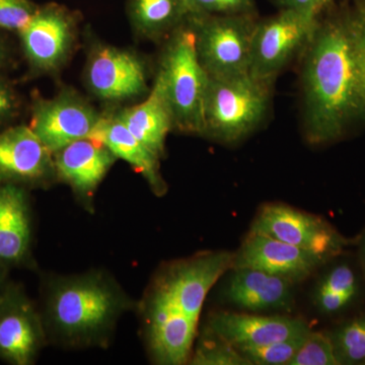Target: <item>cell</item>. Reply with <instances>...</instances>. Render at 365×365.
I'll return each mask as SVG.
<instances>
[{"mask_svg": "<svg viewBox=\"0 0 365 365\" xmlns=\"http://www.w3.org/2000/svg\"><path fill=\"white\" fill-rule=\"evenodd\" d=\"M234 258L235 253L227 251L202 252L157 271L136 304L153 364H189L204 302L223 274L234 267Z\"/></svg>", "mask_w": 365, "mask_h": 365, "instance_id": "6da1fadb", "label": "cell"}, {"mask_svg": "<svg viewBox=\"0 0 365 365\" xmlns=\"http://www.w3.org/2000/svg\"><path fill=\"white\" fill-rule=\"evenodd\" d=\"M300 58L304 135L313 145L339 140L362 121L343 2L322 16Z\"/></svg>", "mask_w": 365, "mask_h": 365, "instance_id": "7a4b0ae2", "label": "cell"}, {"mask_svg": "<svg viewBox=\"0 0 365 365\" xmlns=\"http://www.w3.org/2000/svg\"><path fill=\"white\" fill-rule=\"evenodd\" d=\"M136 304L111 274L91 270L47 276L40 312L48 343L86 349L107 347L118 322Z\"/></svg>", "mask_w": 365, "mask_h": 365, "instance_id": "3957f363", "label": "cell"}, {"mask_svg": "<svg viewBox=\"0 0 365 365\" xmlns=\"http://www.w3.org/2000/svg\"><path fill=\"white\" fill-rule=\"evenodd\" d=\"M208 81L197 55L194 34L186 21L168 38L155 81L169 107L174 130L203 135Z\"/></svg>", "mask_w": 365, "mask_h": 365, "instance_id": "277c9868", "label": "cell"}, {"mask_svg": "<svg viewBox=\"0 0 365 365\" xmlns=\"http://www.w3.org/2000/svg\"><path fill=\"white\" fill-rule=\"evenodd\" d=\"M272 86L273 81L250 74L209 78L202 136L225 144L237 143L248 136L267 116Z\"/></svg>", "mask_w": 365, "mask_h": 365, "instance_id": "5b68a950", "label": "cell"}, {"mask_svg": "<svg viewBox=\"0 0 365 365\" xmlns=\"http://www.w3.org/2000/svg\"><path fill=\"white\" fill-rule=\"evenodd\" d=\"M258 16L190 14L187 23L195 39L197 55L209 78L249 74L252 39Z\"/></svg>", "mask_w": 365, "mask_h": 365, "instance_id": "8992f818", "label": "cell"}, {"mask_svg": "<svg viewBox=\"0 0 365 365\" xmlns=\"http://www.w3.org/2000/svg\"><path fill=\"white\" fill-rule=\"evenodd\" d=\"M321 18L287 9L258 18L252 39L250 76L274 83L292 60L302 57Z\"/></svg>", "mask_w": 365, "mask_h": 365, "instance_id": "52a82bcc", "label": "cell"}, {"mask_svg": "<svg viewBox=\"0 0 365 365\" xmlns=\"http://www.w3.org/2000/svg\"><path fill=\"white\" fill-rule=\"evenodd\" d=\"M250 232L306 250L326 262L341 256L350 245V241L327 220L282 203L263 206Z\"/></svg>", "mask_w": 365, "mask_h": 365, "instance_id": "ba28073f", "label": "cell"}, {"mask_svg": "<svg viewBox=\"0 0 365 365\" xmlns=\"http://www.w3.org/2000/svg\"><path fill=\"white\" fill-rule=\"evenodd\" d=\"M48 344L40 309L21 287L9 283L0 295V359L30 365Z\"/></svg>", "mask_w": 365, "mask_h": 365, "instance_id": "9c48e42d", "label": "cell"}, {"mask_svg": "<svg viewBox=\"0 0 365 365\" xmlns=\"http://www.w3.org/2000/svg\"><path fill=\"white\" fill-rule=\"evenodd\" d=\"M21 46L31 68L49 73L61 68L71 56L76 40V21L63 6H38L20 32Z\"/></svg>", "mask_w": 365, "mask_h": 365, "instance_id": "30bf717a", "label": "cell"}, {"mask_svg": "<svg viewBox=\"0 0 365 365\" xmlns=\"http://www.w3.org/2000/svg\"><path fill=\"white\" fill-rule=\"evenodd\" d=\"M102 115L76 91L63 90L54 98L34 103L30 128L52 153L90 137Z\"/></svg>", "mask_w": 365, "mask_h": 365, "instance_id": "8fae6325", "label": "cell"}, {"mask_svg": "<svg viewBox=\"0 0 365 365\" xmlns=\"http://www.w3.org/2000/svg\"><path fill=\"white\" fill-rule=\"evenodd\" d=\"M85 78L88 90L106 102H124L148 93L145 62L113 46L96 45L91 50Z\"/></svg>", "mask_w": 365, "mask_h": 365, "instance_id": "7c38bea8", "label": "cell"}, {"mask_svg": "<svg viewBox=\"0 0 365 365\" xmlns=\"http://www.w3.org/2000/svg\"><path fill=\"white\" fill-rule=\"evenodd\" d=\"M56 179L53 153L30 127L0 131V182L44 188Z\"/></svg>", "mask_w": 365, "mask_h": 365, "instance_id": "4fadbf2b", "label": "cell"}, {"mask_svg": "<svg viewBox=\"0 0 365 365\" xmlns=\"http://www.w3.org/2000/svg\"><path fill=\"white\" fill-rule=\"evenodd\" d=\"M328 262L306 250L266 235L249 232L235 253L234 267L257 269L297 283Z\"/></svg>", "mask_w": 365, "mask_h": 365, "instance_id": "5bb4252c", "label": "cell"}, {"mask_svg": "<svg viewBox=\"0 0 365 365\" xmlns=\"http://www.w3.org/2000/svg\"><path fill=\"white\" fill-rule=\"evenodd\" d=\"M57 180L66 182L88 210L101 182L118 158L104 144L78 139L53 153Z\"/></svg>", "mask_w": 365, "mask_h": 365, "instance_id": "9a60e30c", "label": "cell"}, {"mask_svg": "<svg viewBox=\"0 0 365 365\" xmlns=\"http://www.w3.org/2000/svg\"><path fill=\"white\" fill-rule=\"evenodd\" d=\"M34 222L25 187L0 182V265L33 266Z\"/></svg>", "mask_w": 365, "mask_h": 365, "instance_id": "2e32d148", "label": "cell"}, {"mask_svg": "<svg viewBox=\"0 0 365 365\" xmlns=\"http://www.w3.org/2000/svg\"><path fill=\"white\" fill-rule=\"evenodd\" d=\"M206 328L220 335L237 349L259 347L306 335L309 324L287 316H262L220 312L211 316Z\"/></svg>", "mask_w": 365, "mask_h": 365, "instance_id": "e0dca14e", "label": "cell"}, {"mask_svg": "<svg viewBox=\"0 0 365 365\" xmlns=\"http://www.w3.org/2000/svg\"><path fill=\"white\" fill-rule=\"evenodd\" d=\"M225 297L234 306L252 312L287 309L294 304V283L257 269H232Z\"/></svg>", "mask_w": 365, "mask_h": 365, "instance_id": "ac0fdd59", "label": "cell"}, {"mask_svg": "<svg viewBox=\"0 0 365 365\" xmlns=\"http://www.w3.org/2000/svg\"><path fill=\"white\" fill-rule=\"evenodd\" d=\"M88 138L104 144L145 179L153 193L163 196L167 184L160 173V158L146 148L116 116H102Z\"/></svg>", "mask_w": 365, "mask_h": 365, "instance_id": "d6986e66", "label": "cell"}, {"mask_svg": "<svg viewBox=\"0 0 365 365\" xmlns=\"http://www.w3.org/2000/svg\"><path fill=\"white\" fill-rule=\"evenodd\" d=\"M141 143L162 160L165 139L174 130L173 118L157 83L143 102L115 115Z\"/></svg>", "mask_w": 365, "mask_h": 365, "instance_id": "ffe728a7", "label": "cell"}, {"mask_svg": "<svg viewBox=\"0 0 365 365\" xmlns=\"http://www.w3.org/2000/svg\"><path fill=\"white\" fill-rule=\"evenodd\" d=\"M361 270L351 263L341 261L333 264L319 278L314 288V306L326 316H338L351 309L362 292Z\"/></svg>", "mask_w": 365, "mask_h": 365, "instance_id": "44dd1931", "label": "cell"}, {"mask_svg": "<svg viewBox=\"0 0 365 365\" xmlns=\"http://www.w3.org/2000/svg\"><path fill=\"white\" fill-rule=\"evenodd\" d=\"M129 19L146 39H168L190 16L186 0H128Z\"/></svg>", "mask_w": 365, "mask_h": 365, "instance_id": "7402d4cb", "label": "cell"}, {"mask_svg": "<svg viewBox=\"0 0 365 365\" xmlns=\"http://www.w3.org/2000/svg\"><path fill=\"white\" fill-rule=\"evenodd\" d=\"M338 365H365V312L328 333Z\"/></svg>", "mask_w": 365, "mask_h": 365, "instance_id": "603a6c76", "label": "cell"}, {"mask_svg": "<svg viewBox=\"0 0 365 365\" xmlns=\"http://www.w3.org/2000/svg\"><path fill=\"white\" fill-rule=\"evenodd\" d=\"M343 4L356 72L361 119L365 122V0H345Z\"/></svg>", "mask_w": 365, "mask_h": 365, "instance_id": "cb8c5ba5", "label": "cell"}, {"mask_svg": "<svg viewBox=\"0 0 365 365\" xmlns=\"http://www.w3.org/2000/svg\"><path fill=\"white\" fill-rule=\"evenodd\" d=\"M193 365H251L237 347L205 328L199 336L189 360Z\"/></svg>", "mask_w": 365, "mask_h": 365, "instance_id": "d4e9b609", "label": "cell"}, {"mask_svg": "<svg viewBox=\"0 0 365 365\" xmlns=\"http://www.w3.org/2000/svg\"><path fill=\"white\" fill-rule=\"evenodd\" d=\"M307 334L259 347L240 348L239 351L251 365H287L304 343Z\"/></svg>", "mask_w": 365, "mask_h": 365, "instance_id": "484cf974", "label": "cell"}, {"mask_svg": "<svg viewBox=\"0 0 365 365\" xmlns=\"http://www.w3.org/2000/svg\"><path fill=\"white\" fill-rule=\"evenodd\" d=\"M287 365H338L329 334L311 330Z\"/></svg>", "mask_w": 365, "mask_h": 365, "instance_id": "4316f807", "label": "cell"}, {"mask_svg": "<svg viewBox=\"0 0 365 365\" xmlns=\"http://www.w3.org/2000/svg\"><path fill=\"white\" fill-rule=\"evenodd\" d=\"M190 14L258 16L256 0H186Z\"/></svg>", "mask_w": 365, "mask_h": 365, "instance_id": "83f0119b", "label": "cell"}, {"mask_svg": "<svg viewBox=\"0 0 365 365\" xmlns=\"http://www.w3.org/2000/svg\"><path fill=\"white\" fill-rule=\"evenodd\" d=\"M37 9L31 0H0V29L20 32Z\"/></svg>", "mask_w": 365, "mask_h": 365, "instance_id": "f1b7e54d", "label": "cell"}, {"mask_svg": "<svg viewBox=\"0 0 365 365\" xmlns=\"http://www.w3.org/2000/svg\"><path fill=\"white\" fill-rule=\"evenodd\" d=\"M278 11H297L321 18L336 6L335 0H269Z\"/></svg>", "mask_w": 365, "mask_h": 365, "instance_id": "f546056e", "label": "cell"}, {"mask_svg": "<svg viewBox=\"0 0 365 365\" xmlns=\"http://www.w3.org/2000/svg\"><path fill=\"white\" fill-rule=\"evenodd\" d=\"M20 109V100L14 86L0 76V123L16 116Z\"/></svg>", "mask_w": 365, "mask_h": 365, "instance_id": "4dcf8cb0", "label": "cell"}, {"mask_svg": "<svg viewBox=\"0 0 365 365\" xmlns=\"http://www.w3.org/2000/svg\"><path fill=\"white\" fill-rule=\"evenodd\" d=\"M356 245L357 260H359V268L365 279V227L359 237H357Z\"/></svg>", "mask_w": 365, "mask_h": 365, "instance_id": "1f68e13d", "label": "cell"}, {"mask_svg": "<svg viewBox=\"0 0 365 365\" xmlns=\"http://www.w3.org/2000/svg\"><path fill=\"white\" fill-rule=\"evenodd\" d=\"M7 60H9V50H7L6 43L0 38V68L6 66Z\"/></svg>", "mask_w": 365, "mask_h": 365, "instance_id": "d6a6232c", "label": "cell"}, {"mask_svg": "<svg viewBox=\"0 0 365 365\" xmlns=\"http://www.w3.org/2000/svg\"><path fill=\"white\" fill-rule=\"evenodd\" d=\"M7 270L9 269L0 265V295H1L7 285H9V282H7Z\"/></svg>", "mask_w": 365, "mask_h": 365, "instance_id": "836d02e7", "label": "cell"}]
</instances>
